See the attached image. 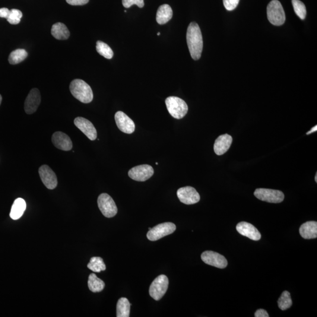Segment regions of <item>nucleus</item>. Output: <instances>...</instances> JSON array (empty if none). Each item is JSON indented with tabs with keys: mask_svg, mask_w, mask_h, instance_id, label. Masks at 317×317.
Here are the masks:
<instances>
[{
	"mask_svg": "<svg viewBox=\"0 0 317 317\" xmlns=\"http://www.w3.org/2000/svg\"><path fill=\"white\" fill-rule=\"evenodd\" d=\"M186 40L192 58L194 60L199 59L201 57L204 42L201 28L197 23L193 22L189 24L187 30Z\"/></svg>",
	"mask_w": 317,
	"mask_h": 317,
	"instance_id": "obj_1",
	"label": "nucleus"
},
{
	"mask_svg": "<svg viewBox=\"0 0 317 317\" xmlns=\"http://www.w3.org/2000/svg\"><path fill=\"white\" fill-rule=\"evenodd\" d=\"M69 90L73 97L84 104H89L93 100V90L87 82L82 79H76L69 85Z\"/></svg>",
	"mask_w": 317,
	"mask_h": 317,
	"instance_id": "obj_2",
	"label": "nucleus"
},
{
	"mask_svg": "<svg viewBox=\"0 0 317 317\" xmlns=\"http://www.w3.org/2000/svg\"><path fill=\"white\" fill-rule=\"evenodd\" d=\"M165 104L168 112L174 118L182 119L188 112V105L181 98L176 97H168Z\"/></svg>",
	"mask_w": 317,
	"mask_h": 317,
	"instance_id": "obj_3",
	"label": "nucleus"
},
{
	"mask_svg": "<svg viewBox=\"0 0 317 317\" xmlns=\"http://www.w3.org/2000/svg\"><path fill=\"white\" fill-rule=\"evenodd\" d=\"M267 18L269 23L280 26L285 23V14L281 2L278 0H272L267 8Z\"/></svg>",
	"mask_w": 317,
	"mask_h": 317,
	"instance_id": "obj_4",
	"label": "nucleus"
},
{
	"mask_svg": "<svg viewBox=\"0 0 317 317\" xmlns=\"http://www.w3.org/2000/svg\"><path fill=\"white\" fill-rule=\"evenodd\" d=\"M98 205L101 213L105 217H113L118 213V208L115 202L107 193H102L99 196Z\"/></svg>",
	"mask_w": 317,
	"mask_h": 317,
	"instance_id": "obj_5",
	"label": "nucleus"
},
{
	"mask_svg": "<svg viewBox=\"0 0 317 317\" xmlns=\"http://www.w3.org/2000/svg\"><path fill=\"white\" fill-rule=\"evenodd\" d=\"M169 285V280L165 275H160L155 279L150 288V294L155 300H160L165 294Z\"/></svg>",
	"mask_w": 317,
	"mask_h": 317,
	"instance_id": "obj_6",
	"label": "nucleus"
},
{
	"mask_svg": "<svg viewBox=\"0 0 317 317\" xmlns=\"http://www.w3.org/2000/svg\"><path fill=\"white\" fill-rule=\"evenodd\" d=\"M176 229V225L171 222L161 223L149 230L147 238L151 241H157L172 234Z\"/></svg>",
	"mask_w": 317,
	"mask_h": 317,
	"instance_id": "obj_7",
	"label": "nucleus"
},
{
	"mask_svg": "<svg viewBox=\"0 0 317 317\" xmlns=\"http://www.w3.org/2000/svg\"><path fill=\"white\" fill-rule=\"evenodd\" d=\"M254 195L261 201L272 204H279L284 199V193L277 190L259 188L255 190Z\"/></svg>",
	"mask_w": 317,
	"mask_h": 317,
	"instance_id": "obj_8",
	"label": "nucleus"
},
{
	"mask_svg": "<svg viewBox=\"0 0 317 317\" xmlns=\"http://www.w3.org/2000/svg\"><path fill=\"white\" fill-rule=\"evenodd\" d=\"M154 173V168L149 164H142L132 168L128 175L133 180L138 182H145L150 179Z\"/></svg>",
	"mask_w": 317,
	"mask_h": 317,
	"instance_id": "obj_9",
	"label": "nucleus"
},
{
	"mask_svg": "<svg viewBox=\"0 0 317 317\" xmlns=\"http://www.w3.org/2000/svg\"><path fill=\"white\" fill-rule=\"evenodd\" d=\"M177 195L180 202L188 205L197 204L201 199L196 190L190 186L180 188L177 190Z\"/></svg>",
	"mask_w": 317,
	"mask_h": 317,
	"instance_id": "obj_10",
	"label": "nucleus"
},
{
	"mask_svg": "<svg viewBox=\"0 0 317 317\" xmlns=\"http://www.w3.org/2000/svg\"><path fill=\"white\" fill-rule=\"evenodd\" d=\"M201 259L206 264L213 266L216 268H224L227 265L226 259L216 252L206 251L202 254Z\"/></svg>",
	"mask_w": 317,
	"mask_h": 317,
	"instance_id": "obj_11",
	"label": "nucleus"
},
{
	"mask_svg": "<svg viewBox=\"0 0 317 317\" xmlns=\"http://www.w3.org/2000/svg\"><path fill=\"white\" fill-rule=\"evenodd\" d=\"M39 172L41 180L47 189L53 190L56 188L58 185L57 177L49 166L46 164L41 166L39 168Z\"/></svg>",
	"mask_w": 317,
	"mask_h": 317,
	"instance_id": "obj_12",
	"label": "nucleus"
},
{
	"mask_svg": "<svg viewBox=\"0 0 317 317\" xmlns=\"http://www.w3.org/2000/svg\"><path fill=\"white\" fill-rule=\"evenodd\" d=\"M115 119L120 131L127 134H131L135 131V123L122 111H118L115 113Z\"/></svg>",
	"mask_w": 317,
	"mask_h": 317,
	"instance_id": "obj_13",
	"label": "nucleus"
},
{
	"mask_svg": "<svg viewBox=\"0 0 317 317\" xmlns=\"http://www.w3.org/2000/svg\"><path fill=\"white\" fill-rule=\"evenodd\" d=\"M74 124L90 140L95 141L97 139V130L90 120L82 117H77L74 120Z\"/></svg>",
	"mask_w": 317,
	"mask_h": 317,
	"instance_id": "obj_14",
	"label": "nucleus"
},
{
	"mask_svg": "<svg viewBox=\"0 0 317 317\" xmlns=\"http://www.w3.org/2000/svg\"><path fill=\"white\" fill-rule=\"evenodd\" d=\"M41 103V95L37 88H33L28 94L24 104V109L27 114L36 112Z\"/></svg>",
	"mask_w": 317,
	"mask_h": 317,
	"instance_id": "obj_15",
	"label": "nucleus"
},
{
	"mask_svg": "<svg viewBox=\"0 0 317 317\" xmlns=\"http://www.w3.org/2000/svg\"><path fill=\"white\" fill-rule=\"evenodd\" d=\"M236 230L241 235L248 237L253 240L258 241L261 240L262 237L259 230L253 225L247 222H240L237 225Z\"/></svg>",
	"mask_w": 317,
	"mask_h": 317,
	"instance_id": "obj_16",
	"label": "nucleus"
},
{
	"mask_svg": "<svg viewBox=\"0 0 317 317\" xmlns=\"http://www.w3.org/2000/svg\"><path fill=\"white\" fill-rule=\"evenodd\" d=\"M52 142L57 149L63 151H71L73 147L71 138L62 132H55L52 136Z\"/></svg>",
	"mask_w": 317,
	"mask_h": 317,
	"instance_id": "obj_17",
	"label": "nucleus"
},
{
	"mask_svg": "<svg viewBox=\"0 0 317 317\" xmlns=\"http://www.w3.org/2000/svg\"><path fill=\"white\" fill-rule=\"evenodd\" d=\"M232 137L229 135H222L216 139L214 144V151L217 155H222L229 150L232 144Z\"/></svg>",
	"mask_w": 317,
	"mask_h": 317,
	"instance_id": "obj_18",
	"label": "nucleus"
},
{
	"mask_svg": "<svg viewBox=\"0 0 317 317\" xmlns=\"http://www.w3.org/2000/svg\"><path fill=\"white\" fill-rule=\"evenodd\" d=\"M299 231L300 235L304 239H316L317 237V222L315 221L306 222L301 225Z\"/></svg>",
	"mask_w": 317,
	"mask_h": 317,
	"instance_id": "obj_19",
	"label": "nucleus"
},
{
	"mask_svg": "<svg viewBox=\"0 0 317 317\" xmlns=\"http://www.w3.org/2000/svg\"><path fill=\"white\" fill-rule=\"evenodd\" d=\"M172 17L173 11L169 5L163 4L158 7L157 14V21L158 24H166Z\"/></svg>",
	"mask_w": 317,
	"mask_h": 317,
	"instance_id": "obj_20",
	"label": "nucleus"
},
{
	"mask_svg": "<svg viewBox=\"0 0 317 317\" xmlns=\"http://www.w3.org/2000/svg\"><path fill=\"white\" fill-rule=\"evenodd\" d=\"M26 208V202L23 199H16L11 207L10 214H9L10 217L14 220L19 219L23 215Z\"/></svg>",
	"mask_w": 317,
	"mask_h": 317,
	"instance_id": "obj_21",
	"label": "nucleus"
},
{
	"mask_svg": "<svg viewBox=\"0 0 317 317\" xmlns=\"http://www.w3.org/2000/svg\"><path fill=\"white\" fill-rule=\"evenodd\" d=\"M52 34L55 39L59 40H67L70 36L68 28L61 23H57L53 25Z\"/></svg>",
	"mask_w": 317,
	"mask_h": 317,
	"instance_id": "obj_22",
	"label": "nucleus"
},
{
	"mask_svg": "<svg viewBox=\"0 0 317 317\" xmlns=\"http://www.w3.org/2000/svg\"><path fill=\"white\" fill-rule=\"evenodd\" d=\"M88 285L89 289L93 293L101 292L104 290L106 285L104 282L94 273L91 274L89 276Z\"/></svg>",
	"mask_w": 317,
	"mask_h": 317,
	"instance_id": "obj_23",
	"label": "nucleus"
},
{
	"mask_svg": "<svg viewBox=\"0 0 317 317\" xmlns=\"http://www.w3.org/2000/svg\"><path fill=\"white\" fill-rule=\"evenodd\" d=\"M130 308L131 304L126 298L120 299L116 306L117 317H129L130 316Z\"/></svg>",
	"mask_w": 317,
	"mask_h": 317,
	"instance_id": "obj_24",
	"label": "nucleus"
},
{
	"mask_svg": "<svg viewBox=\"0 0 317 317\" xmlns=\"http://www.w3.org/2000/svg\"><path fill=\"white\" fill-rule=\"evenodd\" d=\"M28 53L24 49H17L11 52L8 57V61L10 64L15 65L23 62L26 59Z\"/></svg>",
	"mask_w": 317,
	"mask_h": 317,
	"instance_id": "obj_25",
	"label": "nucleus"
},
{
	"mask_svg": "<svg viewBox=\"0 0 317 317\" xmlns=\"http://www.w3.org/2000/svg\"><path fill=\"white\" fill-rule=\"evenodd\" d=\"M87 267L95 272H100L106 269V265L105 264L103 259L99 258V257L92 258L90 263L88 264Z\"/></svg>",
	"mask_w": 317,
	"mask_h": 317,
	"instance_id": "obj_26",
	"label": "nucleus"
},
{
	"mask_svg": "<svg viewBox=\"0 0 317 317\" xmlns=\"http://www.w3.org/2000/svg\"><path fill=\"white\" fill-rule=\"evenodd\" d=\"M97 52L101 55L103 56L106 59H112L113 56V52L110 47L106 44L101 41H98L96 46Z\"/></svg>",
	"mask_w": 317,
	"mask_h": 317,
	"instance_id": "obj_27",
	"label": "nucleus"
},
{
	"mask_svg": "<svg viewBox=\"0 0 317 317\" xmlns=\"http://www.w3.org/2000/svg\"><path fill=\"white\" fill-rule=\"evenodd\" d=\"M292 303L290 293L287 291H284L278 300L279 308L283 311L286 310L290 308Z\"/></svg>",
	"mask_w": 317,
	"mask_h": 317,
	"instance_id": "obj_28",
	"label": "nucleus"
},
{
	"mask_svg": "<svg viewBox=\"0 0 317 317\" xmlns=\"http://www.w3.org/2000/svg\"><path fill=\"white\" fill-rule=\"evenodd\" d=\"M292 4L295 12L297 15L298 17L301 19V20H304L306 18L307 14V10L305 5H304L303 2L300 1V0H292Z\"/></svg>",
	"mask_w": 317,
	"mask_h": 317,
	"instance_id": "obj_29",
	"label": "nucleus"
},
{
	"mask_svg": "<svg viewBox=\"0 0 317 317\" xmlns=\"http://www.w3.org/2000/svg\"><path fill=\"white\" fill-rule=\"evenodd\" d=\"M22 17H23V13L20 10L12 9L11 10H9L7 20L9 24L17 25L20 23Z\"/></svg>",
	"mask_w": 317,
	"mask_h": 317,
	"instance_id": "obj_30",
	"label": "nucleus"
},
{
	"mask_svg": "<svg viewBox=\"0 0 317 317\" xmlns=\"http://www.w3.org/2000/svg\"><path fill=\"white\" fill-rule=\"evenodd\" d=\"M122 4L125 8H130L133 5H136L139 8L144 6V0H122Z\"/></svg>",
	"mask_w": 317,
	"mask_h": 317,
	"instance_id": "obj_31",
	"label": "nucleus"
},
{
	"mask_svg": "<svg viewBox=\"0 0 317 317\" xmlns=\"http://www.w3.org/2000/svg\"><path fill=\"white\" fill-rule=\"evenodd\" d=\"M240 0H223L225 8L228 11H233L239 4Z\"/></svg>",
	"mask_w": 317,
	"mask_h": 317,
	"instance_id": "obj_32",
	"label": "nucleus"
},
{
	"mask_svg": "<svg viewBox=\"0 0 317 317\" xmlns=\"http://www.w3.org/2000/svg\"><path fill=\"white\" fill-rule=\"evenodd\" d=\"M90 0H66L68 4L71 5H84L87 4Z\"/></svg>",
	"mask_w": 317,
	"mask_h": 317,
	"instance_id": "obj_33",
	"label": "nucleus"
},
{
	"mask_svg": "<svg viewBox=\"0 0 317 317\" xmlns=\"http://www.w3.org/2000/svg\"><path fill=\"white\" fill-rule=\"evenodd\" d=\"M255 317H269L268 314L265 310L259 309L256 311Z\"/></svg>",
	"mask_w": 317,
	"mask_h": 317,
	"instance_id": "obj_34",
	"label": "nucleus"
},
{
	"mask_svg": "<svg viewBox=\"0 0 317 317\" xmlns=\"http://www.w3.org/2000/svg\"><path fill=\"white\" fill-rule=\"evenodd\" d=\"M9 10L7 8H0V17L7 19Z\"/></svg>",
	"mask_w": 317,
	"mask_h": 317,
	"instance_id": "obj_35",
	"label": "nucleus"
},
{
	"mask_svg": "<svg viewBox=\"0 0 317 317\" xmlns=\"http://www.w3.org/2000/svg\"><path fill=\"white\" fill-rule=\"evenodd\" d=\"M317 130V126L316 125L315 126H314L313 128L312 129H311L309 132L307 133V135L312 134V133L316 132Z\"/></svg>",
	"mask_w": 317,
	"mask_h": 317,
	"instance_id": "obj_36",
	"label": "nucleus"
},
{
	"mask_svg": "<svg viewBox=\"0 0 317 317\" xmlns=\"http://www.w3.org/2000/svg\"><path fill=\"white\" fill-rule=\"evenodd\" d=\"M1 102H2V97H1V95H0V105H1Z\"/></svg>",
	"mask_w": 317,
	"mask_h": 317,
	"instance_id": "obj_37",
	"label": "nucleus"
},
{
	"mask_svg": "<svg viewBox=\"0 0 317 317\" xmlns=\"http://www.w3.org/2000/svg\"><path fill=\"white\" fill-rule=\"evenodd\" d=\"M315 180H316V182L317 183V173H316V174Z\"/></svg>",
	"mask_w": 317,
	"mask_h": 317,
	"instance_id": "obj_38",
	"label": "nucleus"
},
{
	"mask_svg": "<svg viewBox=\"0 0 317 317\" xmlns=\"http://www.w3.org/2000/svg\"><path fill=\"white\" fill-rule=\"evenodd\" d=\"M158 36H160V33H158Z\"/></svg>",
	"mask_w": 317,
	"mask_h": 317,
	"instance_id": "obj_39",
	"label": "nucleus"
},
{
	"mask_svg": "<svg viewBox=\"0 0 317 317\" xmlns=\"http://www.w3.org/2000/svg\"><path fill=\"white\" fill-rule=\"evenodd\" d=\"M152 229L151 227H149V230H150Z\"/></svg>",
	"mask_w": 317,
	"mask_h": 317,
	"instance_id": "obj_40",
	"label": "nucleus"
}]
</instances>
